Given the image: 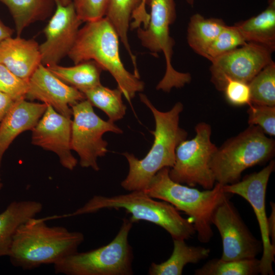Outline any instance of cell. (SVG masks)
<instances>
[{
    "instance_id": "cell-1",
    "label": "cell",
    "mask_w": 275,
    "mask_h": 275,
    "mask_svg": "<svg viewBox=\"0 0 275 275\" xmlns=\"http://www.w3.org/2000/svg\"><path fill=\"white\" fill-rule=\"evenodd\" d=\"M140 98L151 111L155 129L151 131L154 137L153 145L144 158L139 159L133 154H123L127 160L129 171L121 185L129 191L144 190L159 170L171 168L175 163L177 147L187 136V132L179 126L180 115L183 109L182 103L178 102L170 111L161 112L145 95L140 94Z\"/></svg>"
},
{
    "instance_id": "cell-2",
    "label": "cell",
    "mask_w": 275,
    "mask_h": 275,
    "mask_svg": "<svg viewBox=\"0 0 275 275\" xmlns=\"http://www.w3.org/2000/svg\"><path fill=\"white\" fill-rule=\"evenodd\" d=\"M84 234L62 226H49L33 217L21 224L14 234L8 256L12 264L31 270L55 264L78 252Z\"/></svg>"
},
{
    "instance_id": "cell-3",
    "label": "cell",
    "mask_w": 275,
    "mask_h": 275,
    "mask_svg": "<svg viewBox=\"0 0 275 275\" xmlns=\"http://www.w3.org/2000/svg\"><path fill=\"white\" fill-rule=\"evenodd\" d=\"M119 39L106 17L86 22L79 29L68 56L75 64L88 61L96 62L111 73L123 95L130 101L136 93L143 91L144 83L139 76L124 67L120 57Z\"/></svg>"
},
{
    "instance_id": "cell-4",
    "label": "cell",
    "mask_w": 275,
    "mask_h": 275,
    "mask_svg": "<svg viewBox=\"0 0 275 275\" xmlns=\"http://www.w3.org/2000/svg\"><path fill=\"white\" fill-rule=\"evenodd\" d=\"M170 168L159 170L144 190L150 197L166 201L184 212L192 221L199 241L209 242L213 235L212 216L220 203L232 195L215 183L210 189L200 190L175 182L169 176Z\"/></svg>"
},
{
    "instance_id": "cell-5",
    "label": "cell",
    "mask_w": 275,
    "mask_h": 275,
    "mask_svg": "<svg viewBox=\"0 0 275 275\" xmlns=\"http://www.w3.org/2000/svg\"><path fill=\"white\" fill-rule=\"evenodd\" d=\"M124 209L131 214L133 222L145 221L161 227L173 239L186 240L196 233L191 220L184 218L174 206L159 201L144 190H134L113 196L96 195L69 214L77 216L96 212L103 209Z\"/></svg>"
},
{
    "instance_id": "cell-6",
    "label": "cell",
    "mask_w": 275,
    "mask_h": 275,
    "mask_svg": "<svg viewBox=\"0 0 275 275\" xmlns=\"http://www.w3.org/2000/svg\"><path fill=\"white\" fill-rule=\"evenodd\" d=\"M275 142L257 125H249L217 149L210 163L216 183L223 185L240 180L246 169L268 161L274 154Z\"/></svg>"
},
{
    "instance_id": "cell-7",
    "label": "cell",
    "mask_w": 275,
    "mask_h": 275,
    "mask_svg": "<svg viewBox=\"0 0 275 275\" xmlns=\"http://www.w3.org/2000/svg\"><path fill=\"white\" fill-rule=\"evenodd\" d=\"M133 223L125 217L115 238L108 244L76 252L53 265L57 273L65 275H131L133 255L128 235Z\"/></svg>"
},
{
    "instance_id": "cell-8",
    "label": "cell",
    "mask_w": 275,
    "mask_h": 275,
    "mask_svg": "<svg viewBox=\"0 0 275 275\" xmlns=\"http://www.w3.org/2000/svg\"><path fill=\"white\" fill-rule=\"evenodd\" d=\"M150 13L147 25L138 28L137 36L141 44L153 53L162 52L166 60V72L158 84L157 90L169 92L173 88H180L189 84L191 75L176 70L172 66L174 39L170 35V26L176 18L174 0H150Z\"/></svg>"
},
{
    "instance_id": "cell-9",
    "label": "cell",
    "mask_w": 275,
    "mask_h": 275,
    "mask_svg": "<svg viewBox=\"0 0 275 275\" xmlns=\"http://www.w3.org/2000/svg\"><path fill=\"white\" fill-rule=\"evenodd\" d=\"M195 132L194 138L182 141L177 147L169 176L177 183L210 189L216 183L210 163L217 147L211 141L212 129L209 124L199 123Z\"/></svg>"
},
{
    "instance_id": "cell-10",
    "label": "cell",
    "mask_w": 275,
    "mask_h": 275,
    "mask_svg": "<svg viewBox=\"0 0 275 275\" xmlns=\"http://www.w3.org/2000/svg\"><path fill=\"white\" fill-rule=\"evenodd\" d=\"M71 147L79 157L82 168L98 171L97 159L107 152V143L102 139L106 132L122 133L114 122L104 121L96 114L91 102L85 99L71 106Z\"/></svg>"
},
{
    "instance_id": "cell-11",
    "label": "cell",
    "mask_w": 275,
    "mask_h": 275,
    "mask_svg": "<svg viewBox=\"0 0 275 275\" xmlns=\"http://www.w3.org/2000/svg\"><path fill=\"white\" fill-rule=\"evenodd\" d=\"M274 168L275 162L272 160L260 171L246 175L236 183L223 185L225 192L242 197L254 210L261 236L262 255L260 260V273L262 275L274 274L272 264L274 262L275 246L272 244L269 237L265 198L269 179Z\"/></svg>"
},
{
    "instance_id": "cell-12",
    "label": "cell",
    "mask_w": 275,
    "mask_h": 275,
    "mask_svg": "<svg viewBox=\"0 0 275 275\" xmlns=\"http://www.w3.org/2000/svg\"><path fill=\"white\" fill-rule=\"evenodd\" d=\"M273 51L262 45L247 42L211 62L210 80L215 89L222 92L230 80L249 83L273 61Z\"/></svg>"
},
{
    "instance_id": "cell-13",
    "label": "cell",
    "mask_w": 275,
    "mask_h": 275,
    "mask_svg": "<svg viewBox=\"0 0 275 275\" xmlns=\"http://www.w3.org/2000/svg\"><path fill=\"white\" fill-rule=\"evenodd\" d=\"M230 198L220 203L212 216V224L222 240L221 259L232 261L256 258L262 250L261 241L251 233Z\"/></svg>"
},
{
    "instance_id": "cell-14",
    "label": "cell",
    "mask_w": 275,
    "mask_h": 275,
    "mask_svg": "<svg viewBox=\"0 0 275 275\" xmlns=\"http://www.w3.org/2000/svg\"><path fill=\"white\" fill-rule=\"evenodd\" d=\"M56 8L43 30L44 42L39 45L42 64H58L68 56L76 41L82 21L78 17L72 1L67 5L56 4Z\"/></svg>"
},
{
    "instance_id": "cell-15",
    "label": "cell",
    "mask_w": 275,
    "mask_h": 275,
    "mask_svg": "<svg viewBox=\"0 0 275 275\" xmlns=\"http://www.w3.org/2000/svg\"><path fill=\"white\" fill-rule=\"evenodd\" d=\"M72 120L58 113L52 106L47 108L32 130V144L55 153L61 165L73 170L77 160L71 147Z\"/></svg>"
},
{
    "instance_id": "cell-16",
    "label": "cell",
    "mask_w": 275,
    "mask_h": 275,
    "mask_svg": "<svg viewBox=\"0 0 275 275\" xmlns=\"http://www.w3.org/2000/svg\"><path fill=\"white\" fill-rule=\"evenodd\" d=\"M28 85L26 99L40 100L69 118L72 116L71 106L86 99L84 93L62 81L42 64L32 74Z\"/></svg>"
},
{
    "instance_id": "cell-17",
    "label": "cell",
    "mask_w": 275,
    "mask_h": 275,
    "mask_svg": "<svg viewBox=\"0 0 275 275\" xmlns=\"http://www.w3.org/2000/svg\"><path fill=\"white\" fill-rule=\"evenodd\" d=\"M47 105L27 101L15 100L0 122V167L3 155L13 140L21 133L33 130L44 114Z\"/></svg>"
},
{
    "instance_id": "cell-18",
    "label": "cell",
    "mask_w": 275,
    "mask_h": 275,
    "mask_svg": "<svg viewBox=\"0 0 275 275\" xmlns=\"http://www.w3.org/2000/svg\"><path fill=\"white\" fill-rule=\"evenodd\" d=\"M0 64L19 78L29 81L42 64L39 44L34 39L17 36L0 43Z\"/></svg>"
},
{
    "instance_id": "cell-19",
    "label": "cell",
    "mask_w": 275,
    "mask_h": 275,
    "mask_svg": "<svg viewBox=\"0 0 275 275\" xmlns=\"http://www.w3.org/2000/svg\"><path fill=\"white\" fill-rule=\"evenodd\" d=\"M150 0H109L105 17L117 32L119 38L131 59L134 67V73H138L136 58L132 53L128 41V32L131 18L132 28H139L143 23L146 26L149 20V14L146 12V5Z\"/></svg>"
},
{
    "instance_id": "cell-20",
    "label": "cell",
    "mask_w": 275,
    "mask_h": 275,
    "mask_svg": "<svg viewBox=\"0 0 275 275\" xmlns=\"http://www.w3.org/2000/svg\"><path fill=\"white\" fill-rule=\"evenodd\" d=\"M42 209V204L37 201H15L0 213V258L8 256L18 228L35 217Z\"/></svg>"
},
{
    "instance_id": "cell-21",
    "label": "cell",
    "mask_w": 275,
    "mask_h": 275,
    "mask_svg": "<svg viewBox=\"0 0 275 275\" xmlns=\"http://www.w3.org/2000/svg\"><path fill=\"white\" fill-rule=\"evenodd\" d=\"M267 7L258 15L235 24L246 42H253L275 50V0H268Z\"/></svg>"
},
{
    "instance_id": "cell-22",
    "label": "cell",
    "mask_w": 275,
    "mask_h": 275,
    "mask_svg": "<svg viewBox=\"0 0 275 275\" xmlns=\"http://www.w3.org/2000/svg\"><path fill=\"white\" fill-rule=\"evenodd\" d=\"M173 250L170 258L161 263H152L149 269L150 275H181L184 266L207 258L209 249L189 246L182 239H173Z\"/></svg>"
},
{
    "instance_id": "cell-23",
    "label": "cell",
    "mask_w": 275,
    "mask_h": 275,
    "mask_svg": "<svg viewBox=\"0 0 275 275\" xmlns=\"http://www.w3.org/2000/svg\"><path fill=\"white\" fill-rule=\"evenodd\" d=\"M0 2L11 13L18 36L31 24L49 17L56 4L53 0H0Z\"/></svg>"
},
{
    "instance_id": "cell-24",
    "label": "cell",
    "mask_w": 275,
    "mask_h": 275,
    "mask_svg": "<svg viewBox=\"0 0 275 275\" xmlns=\"http://www.w3.org/2000/svg\"><path fill=\"white\" fill-rule=\"evenodd\" d=\"M226 25L222 19L195 14L188 24L187 43L194 51L205 58L209 46Z\"/></svg>"
},
{
    "instance_id": "cell-25",
    "label": "cell",
    "mask_w": 275,
    "mask_h": 275,
    "mask_svg": "<svg viewBox=\"0 0 275 275\" xmlns=\"http://www.w3.org/2000/svg\"><path fill=\"white\" fill-rule=\"evenodd\" d=\"M55 76L82 93L101 84V67L94 61L81 62L71 67L58 64L47 67Z\"/></svg>"
},
{
    "instance_id": "cell-26",
    "label": "cell",
    "mask_w": 275,
    "mask_h": 275,
    "mask_svg": "<svg viewBox=\"0 0 275 275\" xmlns=\"http://www.w3.org/2000/svg\"><path fill=\"white\" fill-rule=\"evenodd\" d=\"M84 94L93 106L107 115L111 122L114 123L121 119L126 114V107L122 100L123 94L118 87L111 89L100 84L87 90Z\"/></svg>"
},
{
    "instance_id": "cell-27",
    "label": "cell",
    "mask_w": 275,
    "mask_h": 275,
    "mask_svg": "<svg viewBox=\"0 0 275 275\" xmlns=\"http://www.w3.org/2000/svg\"><path fill=\"white\" fill-rule=\"evenodd\" d=\"M260 273V260L256 258L226 261L209 260L195 271L196 275H255Z\"/></svg>"
},
{
    "instance_id": "cell-28",
    "label": "cell",
    "mask_w": 275,
    "mask_h": 275,
    "mask_svg": "<svg viewBox=\"0 0 275 275\" xmlns=\"http://www.w3.org/2000/svg\"><path fill=\"white\" fill-rule=\"evenodd\" d=\"M251 103L275 106V63L272 61L248 83Z\"/></svg>"
},
{
    "instance_id": "cell-29",
    "label": "cell",
    "mask_w": 275,
    "mask_h": 275,
    "mask_svg": "<svg viewBox=\"0 0 275 275\" xmlns=\"http://www.w3.org/2000/svg\"><path fill=\"white\" fill-rule=\"evenodd\" d=\"M246 43L235 25H226L209 46L205 58L211 62Z\"/></svg>"
},
{
    "instance_id": "cell-30",
    "label": "cell",
    "mask_w": 275,
    "mask_h": 275,
    "mask_svg": "<svg viewBox=\"0 0 275 275\" xmlns=\"http://www.w3.org/2000/svg\"><path fill=\"white\" fill-rule=\"evenodd\" d=\"M247 111L249 125H257L270 136L275 135V106L251 103Z\"/></svg>"
},
{
    "instance_id": "cell-31",
    "label": "cell",
    "mask_w": 275,
    "mask_h": 275,
    "mask_svg": "<svg viewBox=\"0 0 275 275\" xmlns=\"http://www.w3.org/2000/svg\"><path fill=\"white\" fill-rule=\"evenodd\" d=\"M28 87V81L19 78L0 64V92L16 100L25 98Z\"/></svg>"
},
{
    "instance_id": "cell-32",
    "label": "cell",
    "mask_w": 275,
    "mask_h": 275,
    "mask_svg": "<svg viewBox=\"0 0 275 275\" xmlns=\"http://www.w3.org/2000/svg\"><path fill=\"white\" fill-rule=\"evenodd\" d=\"M109 0H73L76 14L83 22L105 17Z\"/></svg>"
},
{
    "instance_id": "cell-33",
    "label": "cell",
    "mask_w": 275,
    "mask_h": 275,
    "mask_svg": "<svg viewBox=\"0 0 275 275\" xmlns=\"http://www.w3.org/2000/svg\"><path fill=\"white\" fill-rule=\"evenodd\" d=\"M223 92L227 102L233 106L249 105L251 103V91L248 83L230 80L226 84Z\"/></svg>"
},
{
    "instance_id": "cell-34",
    "label": "cell",
    "mask_w": 275,
    "mask_h": 275,
    "mask_svg": "<svg viewBox=\"0 0 275 275\" xmlns=\"http://www.w3.org/2000/svg\"><path fill=\"white\" fill-rule=\"evenodd\" d=\"M15 101L9 95L0 92V122L9 111Z\"/></svg>"
},
{
    "instance_id": "cell-35",
    "label": "cell",
    "mask_w": 275,
    "mask_h": 275,
    "mask_svg": "<svg viewBox=\"0 0 275 275\" xmlns=\"http://www.w3.org/2000/svg\"><path fill=\"white\" fill-rule=\"evenodd\" d=\"M271 212L268 217V227L269 237L272 245L275 246V204L270 202Z\"/></svg>"
},
{
    "instance_id": "cell-36",
    "label": "cell",
    "mask_w": 275,
    "mask_h": 275,
    "mask_svg": "<svg viewBox=\"0 0 275 275\" xmlns=\"http://www.w3.org/2000/svg\"><path fill=\"white\" fill-rule=\"evenodd\" d=\"M13 33V30L5 25L0 20V43L4 40L12 37Z\"/></svg>"
},
{
    "instance_id": "cell-37",
    "label": "cell",
    "mask_w": 275,
    "mask_h": 275,
    "mask_svg": "<svg viewBox=\"0 0 275 275\" xmlns=\"http://www.w3.org/2000/svg\"><path fill=\"white\" fill-rule=\"evenodd\" d=\"M55 4H60L62 5H67L72 2V0H53Z\"/></svg>"
},
{
    "instance_id": "cell-38",
    "label": "cell",
    "mask_w": 275,
    "mask_h": 275,
    "mask_svg": "<svg viewBox=\"0 0 275 275\" xmlns=\"http://www.w3.org/2000/svg\"><path fill=\"white\" fill-rule=\"evenodd\" d=\"M186 2L189 5L193 6L194 4L195 0H186Z\"/></svg>"
},
{
    "instance_id": "cell-39",
    "label": "cell",
    "mask_w": 275,
    "mask_h": 275,
    "mask_svg": "<svg viewBox=\"0 0 275 275\" xmlns=\"http://www.w3.org/2000/svg\"><path fill=\"white\" fill-rule=\"evenodd\" d=\"M3 187V183L2 182V179L1 177V174H0V190L2 189Z\"/></svg>"
}]
</instances>
